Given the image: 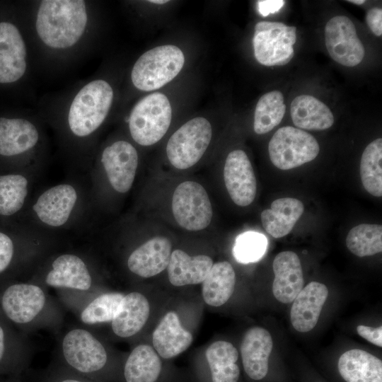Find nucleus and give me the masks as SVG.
Masks as SVG:
<instances>
[{
  "label": "nucleus",
  "mask_w": 382,
  "mask_h": 382,
  "mask_svg": "<svg viewBox=\"0 0 382 382\" xmlns=\"http://www.w3.org/2000/svg\"><path fill=\"white\" fill-rule=\"evenodd\" d=\"M54 362L96 382L122 380V366L115 365L106 345L88 327L76 325L64 332Z\"/></svg>",
  "instance_id": "obj_1"
},
{
  "label": "nucleus",
  "mask_w": 382,
  "mask_h": 382,
  "mask_svg": "<svg viewBox=\"0 0 382 382\" xmlns=\"http://www.w3.org/2000/svg\"><path fill=\"white\" fill-rule=\"evenodd\" d=\"M0 304L6 318L25 332L46 329L57 332L64 322L59 301L47 289L31 281L8 286Z\"/></svg>",
  "instance_id": "obj_2"
},
{
  "label": "nucleus",
  "mask_w": 382,
  "mask_h": 382,
  "mask_svg": "<svg viewBox=\"0 0 382 382\" xmlns=\"http://www.w3.org/2000/svg\"><path fill=\"white\" fill-rule=\"evenodd\" d=\"M86 4L82 0H45L36 16L38 37L47 47L65 49L74 46L86 28Z\"/></svg>",
  "instance_id": "obj_3"
},
{
  "label": "nucleus",
  "mask_w": 382,
  "mask_h": 382,
  "mask_svg": "<svg viewBox=\"0 0 382 382\" xmlns=\"http://www.w3.org/2000/svg\"><path fill=\"white\" fill-rule=\"evenodd\" d=\"M30 281L47 289L99 292L89 259L78 253L64 252L45 257L34 269Z\"/></svg>",
  "instance_id": "obj_4"
},
{
  "label": "nucleus",
  "mask_w": 382,
  "mask_h": 382,
  "mask_svg": "<svg viewBox=\"0 0 382 382\" xmlns=\"http://www.w3.org/2000/svg\"><path fill=\"white\" fill-rule=\"evenodd\" d=\"M111 86L102 79L86 83L74 96L67 115L71 134L86 138L93 134L105 120L113 100Z\"/></svg>",
  "instance_id": "obj_5"
},
{
  "label": "nucleus",
  "mask_w": 382,
  "mask_h": 382,
  "mask_svg": "<svg viewBox=\"0 0 382 382\" xmlns=\"http://www.w3.org/2000/svg\"><path fill=\"white\" fill-rule=\"evenodd\" d=\"M185 62L182 50L171 45L154 47L144 53L133 66L134 86L144 91L160 88L173 80Z\"/></svg>",
  "instance_id": "obj_6"
},
{
  "label": "nucleus",
  "mask_w": 382,
  "mask_h": 382,
  "mask_svg": "<svg viewBox=\"0 0 382 382\" xmlns=\"http://www.w3.org/2000/svg\"><path fill=\"white\" fill-rule=\"evenodd\" d=\"M172 109L168 98L161 93L149 94L133 108L129 117L132 139L141 146L158 142L170 125Z\"/></svg>",
  "instance_id": "obj_7"
},
{
  "label": "nucleus",
  "mask_w": 382,
  "mask_h": 382,
  "mask_svg": "<svg viewBox=\"0 0 382 382\" xmlns=\"http://www.w3.org/2000/svg\"><path fill=\"white\" fill-rule=\"evenodd\" d=\"M80 190L69 183H59L42 192L33 202L31 213L39 224L62 228L71 224L79 209Z\"/></svg>",
  "instance_id": "obj_8"
},
{
  "label": "nucleus",
  "mask_w": 382,
  "mask_h": 382,
  "mask_svg": "<svg viewBox=\"0 0 382 382\" xmlns=\"http://www.w3.org/2000/svg\"><path fill=\"white\" fill-rule=\"evenodd\" d=\"M268 151L272 164L281 170L297 168L314 160L320 147L316 138L301 129L286 126L271 138Z\"/></svg>",
  "instance_id": "obj_9"
},
{
  "label": "nucleus",
  "mask_w": 382,
  "mask_h": 382,
  "mask_svg": "<svg viewBox=\"0 0 382 382\" xmlns=\"http://www.w3.org/2000/svg\"><path fill=\"white\" fill-rule=\"evenodd\" d=\"M296 28L281 22L260 21L255 26L253 45L257 61L262 65L283 66L294 55Z\"/></svg>",
  "instance_id": "obj_10"
},
{
  "label": "nucleus",
  "mask_w": 382,
  "mask_h": 382,
  "mask_svg": "<svg viewBox=\"0 0 382 382\" xmlns=\"http://www.w3.org/2000/svg\"><path fill=\"white\" fill-rule=\"evenodd\" d=\"M212 129L209 122L195 117L178 129L170 137L166 154L170 163L184 170L197 163L210 143Z\"/></svg>",
  "instance_id": "obj_11"
},
{
  "label": "nucleus",
  "mask_w": 382,
  "mask_h": 382,
  "mask_svg": "<svg viewBox=\"0 0 382 382\" xmlns=\"http://www.w3.org/2000/svg\"><path fill=\"white\" fill-rule=\"evenodd\" d=\"M172 211L182 228L193 231L207 228L213 215L207 191L194 181H185L177 186L173 195Z\"/></svg>",
  "instance_id": "obj_12"
},
{
  "label": "nucleus",
  "mask_w": 382,
  "mask_h": 382,
  "mask_svg": "<svg viewBox=\"0 0 382 382\" xmlns=\"http://www.w3.org/2000/svg\"><path fill=\"white\" fill-rule=\"evenodd\" d=\"M57 291L61 303L77 315L86 327L111 323L125 294L117 291L95 294Z\"/></svg>",
  "instance_id": "obj_13"
},
{
  "label": "nucleus",
  "mask_w": 382,
  "mask_h": 382,
  "mask_svg": "<svg viewBox=\"0 0 382 382\" xmlns=\"http://www.w3.org/2000/svg\"><path fill=\"white\" fill-rule=\"evenodd\" d=\"M325 42L331 58L341 65L354 66L364 59V45L353 22L345 16H336L328 21Z\"/></svg>",
  "instance_id": "obj_14"
},
{
  "label": "nucleus",
  "mask_w": 382,
  "mask_h": 382,
  "mask_svg": "<svg viewBox=\"0 0 382 382\" xmlns=\"http://www.w3.org/2000/svg\"><path fill=\"white\" fill-rule=\"evenodd\" d=\"M100 163L113 190L125 194L131 189L138 166V154L130 143L118 140L106 146Z\"/></svg>",
  "instance_id": "obj_15"
},
{
  "label": "nucleus",
  "mask_w": 382,
  "mask_h": 382,
  "mask_svg": "<svg viewBox=\"0 0 382 382\" xmlns=\"http://www.w3.org/2000/svg\"><path fill=\"white\" fill-rule=\"evenodd\" d=\"M226 190L233 202L241 207L250 204L256 195L257 183L251 163L242 150L230 152L224 168Z\"/></svg>",
  "instance_id": "obj_16"
},
{
  "label": "nucleus",
  "mask_w": 382,
  "mask_h": 382,
  "mask_svg": "<svg viewBox=\"0 0 382 382\" xmlns=\"http://www.w3.org/2000/svg\"><path fill=\"white\" fill-rule=\"evenodd\" d=\"M26 46L20 31L9 22L0 23V83H13L25 72Z\"/></svg>",
  "instance_id": "obj_17"
},
{
  "label": "nucleus",
  "mask_w": 382,
  "mask_h": 382,
  "mask_svg": "<svg viewBox=\"0 0 382 382\" xmlns=\"http://www.w3.org/2000/svg\"><path fill=\"white\" fill-rule=\"evenodd\" d=\"M171 243L164 236H156L135 248L127 260L128 270L141 277H154L167 268Z\"/></svg>",
  "instance_id": "obj_18"
},
{
  "label": "nucleus",
  "mask_w": 382,
  "mask_h": 382,
  "mask_svg": "<svg viewBox=\"0 0 382 382\" xmlns=\"http://www.w3.org/2000/svg\"><path fill=\"white\" fill-rule=\"evenodd\" d=\"M274 279L272 293L283 303L292 302L303 287L304 279L299 256L292 251L278 253L272 263Z\"/></svg>",
  "instance_id": "obj_19"
},
{
  "label": "nucleus",
  "mask_w": 382,
  "mask_h": 382,
  "mask_svg": "<svg viewBox=\"0 0 382 382\" xmlns=\"http://www.w3.org/2000/svg\"><path fill=\"white\" fill-rule=\"evenodd\" d=\"M272 347L270 333L265 328L253 327L245 332L241 352L244 371L250 378L260 381L265 377Z\"/></svg>",
  "instance_id": "obj_20"
},
{
  "label": "nucleus",
  "mask_w": 382,
  "mask_h": 382,
  "mask_svg": "<svg viewBox=\"0 0 382 382\" xmlns=\"http://www.w3.org/2000/svg\"><path fill=\"white\" fill-rule=\"evenodd\" d=\"M328 296V288L322 283L311 282L303 287L293 301L290 312L296 330L306 332L316 325Z\"/></svg>",
  "instance_id": "obj_21"
},
{
  "label": "nucleus",
  "mask_w": 382,
  "mask_h": 382,
  "mask_svg": "<svg viewBox=\"0 0 382 382\" xmlns=\"http://www.w3.org/2000/svg\"><path fill=\"white\" fill-rule=\"evenodd\" d=\"M149 313L150 305L144 294L138 291L124 294L110 323L112 332L119 338H130L143 328Z\"/></svg>",
  "instance_id": "obj_22"
},
{
  "label": "nucleus",
  "mask_w": 382,
  "mask_h": 382,
  "mask_svg": "<svg viewBox=\"0 0 382 382\" xmlns=\"http://www.w3.org/2000/svg\"><path fill=\"white\" fill-rule=\"evenodd\" d=\"M39 132L23 118L0 117V155L15 156L31 151L39 141Z\"/></svg>",
  "instance_id": "obj_23"
},
{
  "label": "nucleus",
  "mask_w": 382,
  "mask_h": 382,
  "mask_svg": "<svg viewBox=\"0 0 382 382\" xmlns=\"http://www.w3.org/2000/svg\"><path fill=\"white\" fill-rule=\"evenodd\" d=\"M192 334L181 325L175 312H168L155 328L152 335L154 349L164 359L185 352L192 344Z\"/></svg>",
  "instance_id": "obj_24"
},
{
  "label": "nucleus",
  "mask_w": 382,
  "mask_h": 382,
  "mask_svg": "<svg viewBox=\"0 0 382 382\" xmlns=\"http://www.w3.org/2000/svg\"><path fill=\"white\" fill-rule=\"evenodd\" d=\"M163 373L162 361L154 347L140 344L123 361L121 375L123 382H159Z\"/></svg>",
  "instance_id": "obj_25"
},
{
  "label": "nucleus",
  "mask_w": 382,
  "mask_h": 382,
  "mask_svg": "<svg viewBox=\"0 0 382 382\" xmlns=\"http://www.w3.org/2000/svg\"><path fill=\"white\" fill-rule=\"evenodd\" d=\"M205 255L190 256L182 250H173L167 267L168 279L175 286L202 283L213 265Z\"/></svg>",
  "instance_id": "obj_26"
},
{
  "label": "nucleus",
  "mask_w": 382,
  "mask_h": 382,
  "mask_svg": "<svg viewBox=\"0 0 382 382\" xmlns=\"http://www.w3.org/2000/svg\"><path fill=\"white\" fill-rule=\"evenodd\" d=\"M304 212L303 203L292 197L274 200L270 209L261 212L260 219L265 230L275 238L289 234Z\"/></svg>",
  "instance_id": "obj_27"
},
{
  "label": "nucleus",
  "mask_w": 382,
  "mask_h": 382,
  "mask_svg": "<svg viewBox=\"0 0 382 382\" xmlns=\"http://www.w3.org/2000/svg\"><path fill=\"white\" fill-rule=\"evenodd\" d=\"M340 374L347 382H382V361L366 351L350 349L338 361Z\"/></svg>",
  "instance_id": "obj_28"
},
{
  "label": "nucleus",
  "mask_w": 382,
  "mask_h": 382,
  "mask_svg": "<svg viewBox=\"0 0 382 382\" xmlns=\"http://www.w3.org/2000/svg\"><path fill=\"white\" fill-rule=\"evenodd\" d=\"M207 364V382H238L240 368L236 364L238 352L231 343L216 341L205 352Z\"/></svg>",
  "instance_id": "obj_29"
},
{
  "label": "nucleus",
  "mask_w": 382,
  "mask_h": 382,
  "mask_svg": "<svg viewBox=\"0 0 382 382\" xmlns=\"http://www.w3.org/2000/svg\"><path fill=\"white\" fill-rule=\"evenodd\" d=\"M291 117L299 129L321 131L334 123V116L328 107L310 95L296 96L291 103Z\"/></svg>",
  "instance_id": "obj_30"
},
{
  "label": "nucleus",
  "mask_w": 382,
  "mask_h": 382,
  "mask_svg": "<svg viewBox=\"0 0 382 382\" xmlns=\"http://www.w3.org/2000/svg\"><path fill=\"white\" fill-rule=\"evenodd\" d=\"M202 283L204 302L211 306H220L233 294L236 284L235 271L227 261L216 262Z\"/></svg>",
  "instance_id": "obj_31"
},
{
  "label": "nucleus",
  "mask_w": 382,
  "mask_h": 382,
  "mask_svg": "<svg viewBox=\"0 0 382 382\" xmlns=\"http://www.w3.org/2000/svg\"><path fill=\"white\" fill-rule=\"evenodd\" d=\"M28 178L22 174L0 175V215L8 216L23 207L29 192Z\"/></svg>",
  "instance_id": "obj_32"
},
{
  "label": "nucleus",
  "mask_w": 382,
  "mask_h": 382,
  "mask_svg": "<svg viewBox=\"0 0 382 382\" xmlns=\"http://www.w3.org/2000/svg\"><path fill=\"white\" fill-rule=\"evenodd\" d=\"M286 105L283 94L279 91L265 93L259 99L255 110L253 129L263 134L277 126L284 117Z\"/></svg>",
  "instance_id": "obj_33"
},
{
  "label": "nucleus",
  "mask_w": 382,
  "mask_h": 382,
  "mask_svg": "<svg viewBox=\"0 0 382 382\" xmlns=\"http://www.w3.org/2000/svg\"><path fill=\"white\" fill-rule=\"evenodd\" d=\"M382 139L371 141L364 150L360 176L364 189L375 197L382 196Z\"/></svg>",
  "instance_id": "obj_34"
},
{
  "label": "nucleus",
  "mask_w": 382,
  "mask_h": 382,
  "mask_svg": "<svg viewBox=\"0 0 382 382\" xmlns=\"http://www.w3.org/2000/svg\"><path fill=\"white\" fill-rule=\"evenodd\" d=\"M349 250L358 257L376 255L382 251V226L361 224L353 227L346 238Z\"/></svg>",
  "instance_id": "obj_35"
},
{
  "label": "nucleus",
  "mask_w": 382,
  "mask_h": 382,
  "mask_svg": "<svg viewBox=\"0 0 382 382\" xmlns=\"http://www.w3.org/2000/svg\"><path fill=\"white\" fill-rule=\"evenodd\" d=\"M33 350L31 345L21 337L12 335L8 330L0 323V365L7 359L17 371L25 369L30 361Z\"/></svg>",
  "instance_id": "obj_36"
},
{
  "label": "nucleus",
  "mask_w": 382,
  "mask_h": 382,
  "mask_svg": "<svg viewBox=\"0 0 382 382\" xmlns=\"http://www.w3.org/2000/svg\"><path fill=\"white\" fill-rule=\"evenodd\" d=\"M267 245V241L263 234L255 231H246L236 238L233 253L239 262H257L265 254Z\"/></svg>",
  "instance_id": "obj_37"
},
{
  "label": "nucleus",
  "mask_w": 382,
  "mask_h": 382,
  "mask_svg": "<svg viewBox=\"0 0 382 382\" xmlns=\"http://www.w3.org/2000/svg\"><path fill=\"white\" fill-rule=\"evenodd\" d=\"M39 382H96L77 375L52 362L43 370L39 376Z\"/></svg>",
  "instance_id": "obj_38"
},
{
  "label": "nucleus",
  "mask_w": 382,
  "mask_h": 382,
  "mask_svg": "<svg viewBox=\"0 0 382 382\" xmlns=\"http://www.w3.org/2000/svg\"><path fill=\"white\" fill-rule=\"evenodd\" d=\"M16 255L14 241L8 234L0 231V274L9 268Z\"/></svg>",
  "instance_id": "obj_39"
},
{
  "label": "nucleus",
  "mask_w": 382,
  "mask_h": 382,
  "mask_svg": "<svg viewBox=\"0 0 382 382\" xmlns=\"http://www.w3.org/2000/svg\"><path fill=\"white\" fill-rule=\"evenodd\" d=\"M357 333L369 342L382 347V327L371 328L363 325L357 327Z\"/></svg>",
  "instance_id": "obj_40"
},
{
  "label": "nucleus",
  "mask_w": 382,
  "mask_h": 382,
  "mask_svg": "<svg viewBox=\"0 0 382 382\" xmlns=\"http://www.w3.org/2000/svg\"><path fill=\"white\" fill-rule=\"evenodd\" d=\"M366 23L376 36L382 35V9L379 8H372L368 11L366 15Z\"/></svg>",
  "instance_id": "obj_41"
},
{
  "label": "nucleus",
  "mask_w": 382,
  "mask_h": 382,
  "mask_svg": "<svg viewBox=\"0 0 382 382\" xmlns=\"http://www.w3.org/2000/svg\"><path fill=\"white\" fill-rule=\"evenodd\" d=\"M283 0H261L257 3V10L262 16L278 12L284 5Z\"/></svg>",
  "instance_id": "obj_42"
},
{
  "label": "nucleus",
  "mask_w": 382,
  "mask_h": 382,
  "mask_svg": "<svg viewBox=\"0 0 382 382\" xmlns=\"http://www.w3.org/2000/svg\"><path fill=\"white\" fill-rule=\"evenodd\" d=\"M168 1H167V0H151V1H149V2H151V3L158 4H163L167 3Z\"/></svg>",
  "instance_id": "obj_43"
},
{
  "label": "nucleus",
  "mask_w": 382,
  "mask_h": 382,
  "mask_svg": "<svg viewBox=\"0 0 382 382\" xmlns=\"http://www.w3.org/2000/svg\"><path fill=\"white\" fill-rule=\"evenodd\" d=\"M347 1L357 5L362 4L365 2L364 0H349Z\"/></svg>",
  "instance_id": "obj_44"
}]
</instances>
